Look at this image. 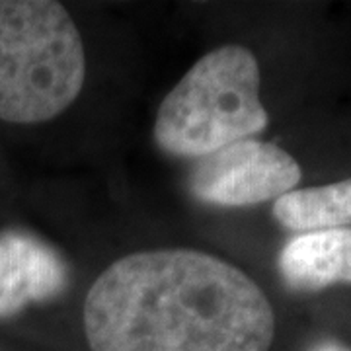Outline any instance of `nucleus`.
I'll use <instances>...</instances> for the list:
<instances>
[{
    "mask_svg": "<svg viewBox=\"0 0 351 351\" xmlns=\"http://www.w3.org/2000/svg\"><path fill=\"white\" fill-rule=\"evenodd\" d=\"M92 351H269L276 314L237 265L189 248L135 252L84 301Z\"/></svg>",
    "mask_w": 351,
    "mask_h": 351,
    "instance_id": "1",
    "label": "nucleus"
},
{
    "mask_svg": "<svg viewBox=\"0 0 351 351\" xmlns=\"http://www.w3.org/2000/svg\"><path fill=\"white\" fill-rule=\"evenodd\" d=\"M86 55L69 10L53 0H0V119L45 123L82 92Z\"/></svg>",
    "mask_w": 351,
    "mask_h": 351,
    "instance_id": "2",
    "label": "nucleus"
},
{
    "mask_svg": "<svg viewBox=\"0 0 351 351\" xmlns=\"http://www.w3.org/2000/svg\"><path fill=\"white\" fill-rule=\"evenodd\" d=\"M267 121L256 55L230 43L205 53L168 92L152 135L166 154L197 160L262 133Z\"/></svg>",
    "mask_w": 351,
    "mask_h": 351,
    "instance_id": "3",
    "label": "nucleus"
},
{
    "mask_svg": "<svg viewBox=\"0 0 351 351\" xmlns=\"http://www.w3.org/2000/svg\"><path fill=\"white\" fill-rule=\"evenodd\" d=\"M301 178V166L287 151L250 137L197 158L188 188L205 205L248 207L283 197Z\"/></svg>",
    "mask_w": 351,
    "mask_h": 351,
    "instance_id": "4",
    "label": "nucleus"
},
{
    "mask_svg": "<svg viewBox=\"0 0 351 351\" xmlns=\"http://www.w3.org/2000/svg\"><path fill=\"white\" fill-rule=\"evenodd\" d=\"M71 283L61 252L24 228L0 230V320L59 299Z\"/></svg>",
    "mask_w": 351,
    "mask_h": 351,
    "instance_id": "5",
    "label": "nucleus"
},
{
    "mask_svg": "<svg viewBox=\"0 0 351 351\" xmlns=\"http://www.w3.org/2000/svg\"><path fill=\"white\" fill-rule=\"evenodd\" d=\"M277 265L293 291L313 293L351 283V228L301 232L283 246Z\"/></svg>",
    "mask_w": 351,
    "mask_h": 351,
    "instance_id": "6",
    "label": "nucleus"
},
{
    "mask_svg": "<svg viewBox=\"0 0 351 351\" xmlns=\"http://www.w3.org/2000/svg\"><path fill=\"white\" fill-rule=\"evenodd\" d=\"M274 217L289 230L351 226V178L328 186L293 189L274 203Z\"/></svg>",
    "mask_w": 351,
    "mask_h": 351,
    "instance_id": "7",
    "label": "nucleus"
},
{
    "mask_svg": "<svg viewBox=\"0 0 351 351\" xmlns=\"http://www.w3.org/2000/svg\"><path fill=\"white\" fill-rule=\"evenodd\" d=\"M308 351H351V348L343 346L338 339H318L308 348Z\"/></svg>",
    "mask_w": 351,
    "mask_h": 351,
    "instance_id": "8",
    "label": "nucleus"
}]
</instances>
